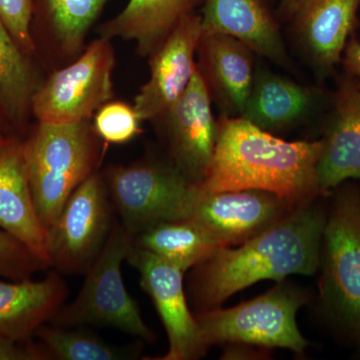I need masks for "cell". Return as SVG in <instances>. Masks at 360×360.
Masks as SVG:
<instances>
[{"instance_id":"1","label":"cell","mask_w":360,"mask_h":360,"mask_svg":"<svg viewBox=\"0 0 360 360\" xmlns=\"http://www.w3.org/2000/svg\"><path fill=\"white\" fill-rule=\"evenodd\" d=\"M326 215L300 206L238 248H220L194 266L189 293L198 312L217 309L239 290L264 279L314 276L321 259Z\"/></svg>"},{"instance_id":"2","label":"cell","mask_w":360,"mask_h":360,"mask_svg":"<svg viewBox=\"0 0 360 360\" xmlns=\"http://www.w3.org/2000/svg\"><path fill=\"white\" fill-rule=\"evenodd\" d=\"M217 146L200 189H259L293 208L321 195L317 163L322 142L285 141L241 117L220 115Z\"/></svg>"},{"instance_id":"3","label":"cell","mask_w":360,"mask_h":360,"mask_svg":"<svg viewBox=\"0 0 360 360\" xmlns=\"http://www.w3.org/2000/svg\"><path fill=\"white\" fill-rule=\"evenodd\" d=\"M101 141L89 120L68 124L39 122L22 142L33 200L46 231L71 194L97 172Z\"/></svg>"},{"instance_id":"4","label":"cell","mask_w":360,"mask_h":360,"mask_svg":"<svg viewBox=\"0 0 360 360\" xmlns=\"http://www.w3.org/2000/svg\"><path fill=\"white\" fill-rule=\"evenodd\" d=\"M132 245L134 236L115 220L105 245L84 274L77 297L63 304L49 322L63 328L106 326L148 342L155 340L123 283L122 265Z\"/></svg>"},{"instance_id":"5","label":"cell","mask_w":360,"mask_h":360,"mask_svg":"<svg viewBox=\"0 0 360 360\" xmlns=\"http://www.w3.org/2000/svg\"><path fill=\"white\" fill-rule=\"evenodd\" d=\"M101 174L120 222L132 236L158 222L193 217L200 186L169 160L143 158Z\"/></svg>"},{"instance_id":"6","label":"cell","mask_w":360,"mask_h":360,"mask_svg":"<svg viewBox=\"0 0 360 360\" xmlns=\"http://www.w3.org/2000/svg\"><path fill=\"white\" fill-rule=\"evenodd\" d=\"M307 302L290 288H276L229 309H212L195 315L206 349L219 343H245L264 348H288L300 354L307 341L296 323V314Z\"/></svg>"},{"instance_id":"7","label":"cell","mask_w":360,"mask_h":360,"mask_svg":"<svg viewBox=\"0 0 360 360\" xmlns=\"http://www.w3.org/2000/svg\"><path fill=\"white\" fill-rule=\"evenodd\" d=\"M115 51L105 37L90 42L70 65L53 71L32 97L40 123L68 124L89 120L112 101Z\"/></svg>"},{"instance_id":"8","label":"cell","mask_w":360,"mask_h":360,"mask_svg":"<svg viewBox=\"0 0 360 360\" xmlns=\"http://www.w3.org/2000/svg\"><path fill=\"white\" fill-rule=\"evenodd\" d=\"M113 212L103 174L97 172L71 194L47 229L51 267L59 274H86L110 236Z\"/></svg>"},{"instance_id":"9","label":"cell","mask_w":360,"mask_h":360,"mask_svg":"<svg viewBox=\"0 0 360 360\" xmlns=\"http://www.w3.org/2000/svg\"><path fill=\"white\" fill-rule=\"evenodd\" d=\"M153 122L167 146L168 160L191 184H202L217 146L219 122L198 68L184 94Z\"/></svg>"},{"instance_id":"10","label":"cell","mask_w":360,"mask_h":360,"mask_svg":"<svg viewBox=\"0 0 360 360\" xmlns=\"http://www.w3.org/2000/svg\"><path fill=\"white\" fill-rule=\"evenodd\" d=\"M322 239L323 295L345 323L360 331V194L336 200Z\"/></svg>"},{"instance_id":"11","label":"cell","mask_w":360,"mask_h":360,"mask_svg":"<svg viewBox=\"0 0 360 360\" xmlns=\"http://www.w3.org/2000/svg\"><path fill=\"white\" fill-rule=\"evenodd\" d=\"M141 276V288L155 303L165 330L169 349L158 360H193L207 349L196 317L191 314L184 292V271L158 255L132 245L127 258Z\"/></svg>"},{"instance_id":"12","label":"cell","mask_w":360,"mask_h":360,"mask_svg":"<svg viewBox=\"0 0 360 360\" xmlns=\"http://www.w3.org/2000/svg\"><path fill=\"white\" fill-rule=\"evenodd\" d=\"M295 208L276 194L259 189L200 194L191 219L202 225L224 248L243 245L269 229Z\"/></svg>"},{"instance_id":"13","label":"cell","mask_w":360,"mask_h":360,"mask_svg":"<svg viewBox=\"0 0 360 360\" xmlns=\"http://www.w3.org/2000/svg\"><path fill=\"white\" fill-rule=\"evenodd\" d=\"M360 0H297L288 21L297 46L319 78L342 61L359 25Z\"/></svg>"},{"instance_id":"14","label":"cell","mask_w":360,"mask_h":360,"mask_svg":"<svg viewBox=\"0 0 360 360\" xmlns=\"http://www.w3.org/2000/svg\"><path fill=\"white\" fill-rule=\"evenodd\" d=\"M203 30L201 18L186 16L160 49L149 56V79L134 99L141 122H153L179 98L196 68V51Z\"/></svg>"},{"instance_id":"15","label":"cell","mask_w":360,"mask_h":360,"mask_svg":"<svg viewBox=\"0 0 360 360\" xmlns=\"http://www.w3.org/2000/svg\"><path fill=\"white\" fill-rule=\"evenodd\" d=\"M255 56L248 45L229 35L201 37L196 65L221 115H243L255 79Z\"/></svg>"},{"instance_id":"16","label":"cell","mask_w":360,"mask_h":360,"mask_svg":"<svg viewBox=\"0 0 360 360\" xmlns=\"http://www.w3.org/2000/svg\"><path fill=\"white\" fill-rule=\"evenodd\" d=\"M203 34H225L243 41L260 58L288 68L290 56L269 0H203Z\"/></svg>"},{"instance_id":"17","label":"cell","mask_w":360,"mask_h":360,"mask_svg":"<svg viewBox=\"0 0 360 360\" xmlns=\"http://www.w3.org/2000/svg\"><path fill=\"white\" fill-rule=\"evenodd\" d=\"M317 181L328 193L347 179H360V84L348 77L335 97V110L323 139Z\"/></svg>"},{"instance_id":"18","label":"cell","mask_w":360,"mask_h":360,"mask_svg":"<svg viewBox=\"0 0 360 360\" xmlns=\"http://www.w3.org/2000/svg\"><path fill=\"white\" fill-rule=\"evenodd\" d=\"M0 229L49 264L47 232L33 200L22 142L13 139L0 146Z\"/></svg>"},{"instance_id":"19","label":"cell","mask_w":360,"mask_h":360,"mask_svg":"<svg viewBox=\"0 0 360 360\" xmlns=\"http://www.w3.org/2000/svg\"><path fill=\"white\" fill-rule=\"evenodd\" d=\"M319 92L271 71L255 70L241 118L276 135L302 124L314 115Z\"/></svg>"},{"instance_id":"20","label":"cell","mask_w":360,"mask_h":360,"mask_svg":"<svg viewBox=\"0 0 360 360\" xmlns=\"http://www.w3.org/2000/svg\"><path fill=\"white\" fill-rule=\"evenodd\" d=\"M52 271L41 281H0V338L30 341L65 304L68 284Z\"/></svg>"},{"instance_id":"21","label":"cell","mask_w":360,"mask_h":360,"mask_svg":"<svg viewBox=\"0 0 360 360\" xmlns=\"http://www.w3.org/2000/svg\"><path fill=\"white\" fill-rule=\"evenodd\" d=\"M203 0H129L117 15L99 27L108 39L134 41L142 58H148L186 16L195 13Z\"/></svg>"},{"instance_id":"22","label":"cell","mask_w":360,"mask_h":360,"mask_svg":"<svg viewBox=\"0 0 360 360\" xmlns=\"http://www.w3.org/2000/svg\"><path fill=\"white\" fill-rule=\"evenodd\" d=\"M134 245L176 265L184 272L224 248L191 217L158 222L134 236Z\"/></svg>"},{"instance_id":"23","label":"cell","mask_w":360,"mask_h":360,"mask_svg":"<svg viewBox=\"0 0 360 360\" xmlns=\"http://www.w3.org/2000/svg\"><path fill=\"white\" fill-rule=\"evenodd\" d=\"M110 0H37L53 54L65 63L84 51L89 30Z\"/></svg>"},{"instance_id":"24","label":"cell","mask_w":360,"mask_h":360,"mask_svg":"<svg viewBox=\"0 0 360 360\" xmlns=\"http://www.w3.org/2000/svg\"><path fill=\"white\" fill-rule=\"evenodd\" d=\"M40 84L30 56L0 20V108L13 124L25 125Z\"/></svg>"},{"instance_id":"25","label":"cell","mask_w":360,"mask_h":360,"mask_svg":"<svg viewBox=\"0 0 360 360\" xmlns=\"http://www.w3.org/2000/svg\"><path fill=\"white\" fill-rule=\"evenodd\" d=\"M37 338L51 354L58 360H127L141 355V345L115 347L101 338L79 328L44 326L37 330Z\"/></svg>"},{"instance_id":"26","label":"cell","mask_w":360,"mask_h":360,"mask_svg":"<svg viewBox=\"0 0 360 360\" xmlns=\"http://www.w3.org/2000/svg\"><path fill=\"white\" fill-rule=\"evenodd\" d=\"M141 122L134 105L110 101L96 111L92 124L106 143L122 144L141 132Z\"/></svg>"},{"instance_id":"27","label":"cell","mask_w":360,"mask_h":360,"mask_svg":"<svg viewBox=\"0 0 360 360\" xmlns=\"http://www.w3.org/2000/svg\"><path fill=\"white\" fill-rule=\"evenodd\" d=\"M49 264L22 241L0 229V274L11 281L32 278L33 274L49 269Z\"/></svg>"},{"instance_id":"28","label":"cell","mask_w":360,"mask_h":360,"mask_svg":"<svg viewBox=\"0 0 360 360\" xmlns=\"http://www.w3.org/2000/svg\"><path fill=\"white\" fill-rule=\"evenodd\" d=\"M33 13V0H0V20L28 56L35 51L32 32Z\"/></svg>"},{"instance_id":"29","label":"cell","mask_w":360,"mask_h":360,"mask_svg":"<svg viewBox=\"0 0 360 360\" xmlns=\"http://www.w3.org/2000/svg\"><path fill=\"white\" fill-rule=\"evenodd\" d=\"M0 360H52L41 342L0 338Z\"/></svg>"},{"instance_id":"30","label":"cell","mask_w":360,"mask_h":360,"mask_svg":"<svg viewBox=\"0 0 360 360\" xmlns=\"http://www.w3.org/2000/svg\"><path fill=\"white\" fill-rule=\"evenodd\" d=\"M341 63L347 77L354 78L360 84V42L355 37L348 40Z\"/></svg>"},{"instance_id":"31","label":"cell","mask_w":360,"mask_h":360,"mask_svg":"<svg viewBox=\"0 0 360 360\" xmlns=\"http://www.w3.org/2000/svg\"><path fill=\"white\" fill-rule=\"evenodd\" d=\"M297 0H279V13L285 20L290 18Z\"/></svg>"},{"instance_id":"32","label":"cell","mask_w":360,"mask_h":360,"mask_svg":"<svg viewBox=\"0 0 360 360\" xmlns=\"http://www.w3.org/2000/svg\"><path fill=\"white\" fill-rule=\"evenodd\" d=\"M6 141V139H4V137L0 136V146H1V144L4 143V142Z\"/></svg>"}]
</instances>
